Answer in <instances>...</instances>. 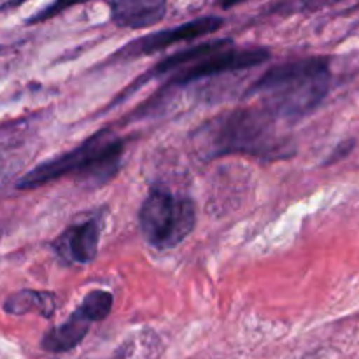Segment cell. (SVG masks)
I'll list each match as a JSON object with an SVG mask.
<instances>
[{"instance_id":"3","label":"cell","mask_w":359,"mask_h":359,"mask_svg":"<svg viewBox=\"0 0 359 359\" xmlns=\"http://www.w3.org/2000/svg\"><path fill=\"white\" fill-rule=\"evenodd\" d=\"M125 142L109 128L98 130L74 149L37 165L18 181V189H35L72 175L91 186H104L118 175Z\"/></svg>"},{"instance_id":"1","label":"cell","mask_w":359,"mask_h":359,"mask_svg":"<svg viewBox=\"0 0 359 359\" xmlns=\"http://www.w3.org/2000/svg\"><path fill=\"white\" fill-rule=\"evenodd\" d=\"M279 119L265 109H237L207 121L195 133V146L210 160L228 154H245L265 161L294 154L293 140L277 126Z\"/></svg>"},{"instance_id":"5","label":"cell","mask_w":359,"mask_h":359,"mask_svg":"<svg viewBox=\"0 0 359 359\" xmlns=\"http://www.w3.org/2000/svg\"><path fill=\"white\" fill-rule=\"evenodd\" d=\"M270 51L266 48H233V44L212 53L184 69L177 70L168 81V86H186L193 81L209 79L235 70H245L269 62Z\"/></svg>"},{"instance_id":"14","label":"cell","mask_w":359,"mask_h":359,"mask_svg":"<svg viewBox=\"0 0 359 359\" xmlns=\"http://www.w3.org/2000/svg\"><path fill=\"white\" fill-rule=\"evenodd\" d=\"M2 49H4V46H0V51H2Z\"/></svg>"},{"instance_id":"2","label":"cell","mask_w":359,"mask_h":359,"mask_svg":"<svg viewBox=\"0 0 359 359\" xmlns=\"http://www.w3.org/2000/svg\"><path fill=\"white\" fill-rule=\"evenodd\" d=\"M332 60L309 56L279 63L259 76L245 91L276 119H298L314 112L332 88Z\"/></svg>"},{"instance_id":"8","label":"cell","mask_w":359,"mask_h":359,"mask_svg":"<svg viewBox=\"0 0 359 359\" xmlns=\"http://www.w3.org/2000/svg\"><path fill=\"white\" fill-rule=\"evenodd\" d=\"M112 23L121 28H147L160 23L167 13L161 0H121L109 4Z\"/></svg>"},{"instance_id":"10","label":"cell","mask_w":359,"mask_h":359,"mask_svg":"<svg viewBox=\"0 0 359 359\" xmlns=\"http://www.w3.org/2000/svg\"><path fill=\"white\" fill-rule=\"evenodd\" d=\"M231 44H233V42H231L230 39H221V41H207L202 42V44L191 46V48L184 49V51H179L175 53V55L167 56L165 60L158 62L156 65H154L153 69H149V72L140 79V83H144V81L147 79H154V77H160L167 72H177V70L184 69V65H188V63L198 62V60L205 58V56L212 55V53L221 51V49L228 48V46Z\"/></svg>"},{"instance_id":"12","label":"cell","mask_w":359,"mask_h":359,"mask_svg":"<svg viewBox=\"0 0 359 359\" xmlns=\"http://www.w3.org/2000/svg\"><path fill=\"white\" fill-rule=\"evenodd\" d=\"M112 304H114V297H112L109 291L95 290L83 298V302H81V305L77 309H79L91 323H100L111 314Z\"/></svg>"},{"instance_id":"7","label":"cell","mask_w":359,"mask_h":359,"mask_svg":"<svg viewBox=\"0 0 359 359\" xmlns=\"http://www.w3.org/2000/svg\"><path fill=\"white\" fill-rule=\"evenodd\" d=\"M102 221L90 217L67 226L53 242V251L69 265H90L98 252Z\"/></svg>"},{"instance_id":"6","label":"cell","mask_w":359,"mask_h":359,"mask_svg":"<svg viewBox=\"0 0 359 359\" xmlns=\"http://www.w3.org/2000/svg\"><path fill=\"white\" fill-rule=\"evenodd\" d=\"M224 25V20L219 16H202L196 20L186 21V23L177 25V27L167 28V30L153 32L149 35L135 39L125 48L116 53V58H140V56L153 55V53L163 51V49L172 48L179 42L195 41V39L205 37V35L214 34Z\"/></svg>"},{"instance_id":"4","label":"cell","mask_w":359,"mask_h":359,"mask_svg":"<svg viewBox=\"0 0 359 359\" xmlns=\"http://www.w3.org/2000/svg\"><path fill=\"white\" fill-rule=\"evenodd\" d=\"M195 223V202L163 186H153L139 210L140 233L158 251H168L182 244Z\"/></svg>"},{"instance_id":"13","label":"cell","mask_w":359,"mask_h":359,"mask_svg":"<svg viewBox=\"0 0 359 359\" xmlns=\"http://www.w3.org/2000/svg\"><path fill=\"white\" fill-rule=\"evenodd\" d=\"M69 7H70V4H62V2H58V4H51V6H49L48 9H44V11H41V13H37V14H35L34 18H30V20H28L27 23H28V25L41 23V21H46V20H48V18L56 16V11L69 9Z\"/></svg>"},{"instance_id":"11","label":"cell","mask_w":359,"mask_h":359,"mask_svg":"<svg viewBox=\"0 0 359 359\" xmlns=\"http://www.w3.org/2000/svg\"><path fill=\"white\" fill-rule=\"evenodd\" d=\"M58 309V298L49 291L25 290L11 294L4 302V311L13 316H23L35 312L46 319H51Z\"/></svg>"},{"instance_id":"9","label":"cell","mask_w":359,"mask_h":359,"mask_svg":"<svg viewBox=\"0 0 359 359\" xmlns=\"http://www.w3.org/2000/svg\"><path fill=\"white\" fill-rule=\"evenodd\" d=\"M91 321L79 311L72 312L62 325L53 326L44 333L41 340V347L46 353L62 354L69 353L74 347L79 346L84 340V337L90 332Z\"/></svg>"}]
</instances>
